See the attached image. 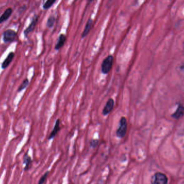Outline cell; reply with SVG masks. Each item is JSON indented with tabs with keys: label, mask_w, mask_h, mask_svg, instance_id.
<instances>
[{
	"label": "cell",
	"mask_w": 184,
	"mask_h": 184,
	"mask_svg": "<svg viewBox=\"0 0 184 184\" xmlns=\"http://www.w3.org/2000/svg\"><path fill=\"white\" fill-rule=\"evenodd\" d=\"M128 129V123L126 117L123 116L121 117L118 124V128L116 130V136L120 138H122L126 136Z\"/></svg>",
	"instance_id": "1"
},
{
	"label": "cell",
	"mask_w": 184,
	"mask_h": 184,
	"mask_svg": "<svg viewBox=\"0 0 184 184\" xmlns=\"http://www.w3.org/2000/svg\"><path fill=\"white\" fill-rule=\"evenodd\" d=\"M114 58L112 55H109L103 60L101 64V72L104 74H107L111 71L113 65Z\"/></svg>",
	"instance_id": "2"
},
{
	"label": "cell",
	"mask_w": 184,
	"mask_h": 184,
	"mask_svg": "<svg viewBox=\"0 0 184 184\" xmlns=\"http://www.w3.org/2000/svg\"><path fill=\"white\" fill-rule=\"evenodd\" d=\"M17 37V32L12 29H8L3 33V39L5 43L12 42Z\"/></svg>",
	"instance_id": "3"
},
{
	"label": "cell",
	"mask_w": 184,
	"mask_h": 184,
	"mask_svg": "<svg viewBox=\"0 0 184 184\" xmlns=\"http://www.w3.org/2000/svg\"><path fill=\"white\" fill-rule=\"evenodd\" d=\"M38 18L39 17L37 15L33 16L31 23L29 24L28 27L24 31V34L25 37H27V36H28L29 33L31 32H32L34 30V29L36 27V25L37 24L38 20Z\"/></svg>",
	"instance_id": "4"
},
{
	"label": "cell",
	"mask_w": 184,
	"mask_h": 184,
	"mask_svg": "<svg viewBox=\"0 0 184 184\" xmlns=\"http://www.w3.org/2000/svg\"><path fill=\"white\" fill-rule=\"evenodd\" d=\"M167 177L162 173H156L154 176V184H167Z\"/></svg>",
	"instance_id": "5"
},
{
	"label": "cell",
	"mask_w": 184,
	"mask_h": 184,
	"mask_svg": "<svg viewBox=\"0 0 184 184\" xmlns=\"http://www.w3.org/2000/svg\"><path fill=\"white\" fill-rule=\"evenodd\" d=\"M114 100L112 98H110L107 102L104 108L103 109L102 114L105 116L108 115L112 111L114 107Z\"/></svg>",
	"instance_id": "6"
},
{
	"label": "cell",
	"mask_w": 184,
	"mask_h": 184,
	"mask_svg": "<svg viewBox=\"0 0 184 184\" xmlns=\"http://www.w3.org/2000/svg\"><path fill=\"white\" fill-rule=\"evenodd\" d=\"M28 151H27V152L25 153V155H24L23 158V162L24 164L25 165V167L24 169V171H27L31 168V166H32V161L31 157L28 155Z\"/></svg>",
	"instance_id": "7"
},
{
	"label": "cell",
	"mask_w": 184,
	"mask_h": 184,
	"mask_svg": "<svg viewBox=\"0 0 184 184\" xmlns=\"http://www.w3.org/2000/svg\"><path fill=\"white\" fill-rule=\"evenodd\" d=\"M93 19H92L91 18H89V19H88L86 24L85 25V29L83 30V32L82 33V38H84V37H86L88 34L89 33V32L91 30L92 27V25H93Z\"/></svg>",
	"instance_id": "8"
},
{
	"label": "cell",
	"mask_w": 184,
	"mask_h": 184,
	"mask_svg": "<svg viewBox=\"0 0 184 184\" xmlns=\"http://www.w3.org/2000/svg\"><path fill=\"white\" fill-rule=\"evenodd\" d=\"M14 56H15V54L13 52H10L9 53V54L7 56V58L3 61V62H2L1 65V67L2 69H6V68L8 67L10 63L12 62V60H13Z\"/></svg>",
	"instance_id": "9"
},
{
	"label": "cell",
	"mask_w": 184,
	"mask_h": 184,
	"mask_svg": "<svg viewBox=\"0 0 184 184\" xmlns=\"http://www.w3.org/2000/svg\"><path fill=\"white\" fill-rule=\"evenodd\" d=\"M59 130H60V120H59V119H58L55 122V124H54L52 131L51 132V134L49 135V137H48V140H52L53 138H54V137L56 136Z\"/></svg>",
	"instance_id": "10"
},
{
	"label": "cell",
	"mask_w": 184,
	"mask_h": 184,
	"mask_svg": "<svg viewBox=\"0 0 184 184\" xmlns=\"http://www.w3.org/2000/svg\"><path fill=\"white\" fill-rule=\"evenodd\" d=\"M66 37L65 35L64 34H61L59 36L58 41L57 43L56 46H55V50H59L60 48H62L64 46L65 43L66 42Z\"/></svg>",
	"instance_id": "11"
},
{
	"label": "cell",
	"mask_w": 184,
	"mask_h": 184,
	"mask_svg": "<svg viewBox=\"0 0 184 184\" xmlns=\"http://www.w3.org/2000/svg\"><path fill=\"white\" fill-rule=\"evenodd\" d=\"M12 14V8H8L4 11L2 15L0 16V24L6 22L8 18H9L10 16Z\"/></svg>",
	"instance_id": "12"
},
{
	"label": "cell",
	"mask_w": 184,
	"mask_h": 184,
	"mask_svg": "<svg viewBox=\"0 0 184 184\" xmlns=\"http://www.w3.org/2000/svg\"><path fill=\"white\" fill-rule=\"evenodd\" d=\"M184 115V107L182 105H179L176 111L172 115L173 117L175 118H180Z\"/></svg>",
	"instance_id": "13"
},
{
	"label": "cell",
	"mask_w": 184,
	"mask_h": 184,
	"mask_svg": "<svg viewBox=\"0 0 184 184\" xmlns=\"http://www.w3.org/2000/svg\"><path fill=\"white\" fill-rule=\"evenodd\" d=\"M29 83V80L27 79V78H26V79L24 80L23 82H22L21 85L19 86V87H18V88L17 89V92H21L22 91H23V89H25V88L28 86Z\"/></svg>",
	"instance_id": "14"
},
{
	"label": "cell",
	"mask_w": 184,
	"mask_h": 184,
	"mask_svg": "<svg viewBox=\"0 0 184 184\" xmlns=\"http://www.w3.org/2000/svg\"><path fill=\"white\" fill-rule=\"evenodd\" d=\"M56 0H47L43 5V8L44 9H48L53 5Z\"/></svg>",
	"instance_id": "15"
},
{
	"label": "cell",
	"mask_w": 184,
	"mask_h": 184,
	"mask_svg": "<svg viewBox=\"0 0 184 184\" xmlns=\"http://www.w3.org/2000/svg\"><path fill=\"white\" fill-rule=\"evenodd\" d=\"M54 22H55V17L53 16H50L47 21V27L50 28L53 27Z\"/></svg>",
	"instance_id": "16"
},
{
	"label": "cell",
	"mask_w": 184,
	"mask_h": 184,
	"mask_svg": "<svg viewBox=\"0 0 184 184\" xmlns=\"http://www.w3.org/2000/svg\"><path fill=\"white\" fill-rule=\"evenodd\" d=\"M48 174H49V171H47L44 174H43L42 176L41 177V178L39 180L38 184H44L45 182L47 180V176H48Z\"/></svg>",
	"instance_id": "17"
},
{
	"label": "cell",
	"mask_w": 184,
	"mask_h": 184,
	"mask_svg": "<svg viewBox=\"0 0 184 184\" xmlns=\"http://www.w3.org/2000/svg\"><path fill=\"white\" fill-rule=\"evenodd\" d=\"M99 141L97 140H92L90 142V145L91 147L95 148L99 144Z\"/></svg>",
	"instance_id": "18"
},
{
	"label": "cell",
	"mask_w": 184,
	"mask_h": 184,
	"mask_svg": "<svg viewBox=\"0 0 184 184\" xmlns=\"http://www.w3.org/2000/svg\"><path fill=\"white\" fill-rule=\"evenodd\" d=\"M180 69H181V70H182V71H184V64H183L182 66H181V67H180Z\"/></svg>",
	"instance_id": "19"
},
{
	"label": "cell",
	"mask_w": 184,
	"mask_h": 184,
	"mask_svg": "<svg viewBox=\"0 0 184 184\" xmlns=\"http://www.w3.org/2000/svg\"><path fill=\"white\" fill-rule=\"evenodd\" d=\"M93 1H94V0H88V3H91V2H93Z\"/></svg>",
	"instance_id": "20"
}]
</instances>
